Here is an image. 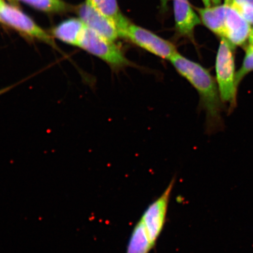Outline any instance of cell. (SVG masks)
I'll return each mask as SVG.
<instances>
[{
    "label": "cell",
    "instance_id": "9c48e42d",
    "mask_svg": "<svg viewBox=\"0 0 253 253\" xmlns=\"http://www.w3.org/2000/svg\"><path fill=\"white\" fill-rule=\"evenodd\" d=\"M174 17L177 31L182 36L191 38L197 25L201 24L188 0H172Z\"/></svg>",
    "mask_w": 253,
    "mask_h": 253
},
{
    "label": "cell",
    "instance_id": "8992f818",
    "mask_svg": "<svg viewBox=\"0 0 253 253\" xmlns=\"http://www.w3.org/2000/svg\"><path fill=\"white\" fill-rule=\"evenodd\" d=\"M175 179L170 181L163 194L147 208L141 219L146 227L154 247L165 225L168 207Z\"/></svg>",
    "mask_w": 253,
    "mask_h": 253
},
{
    "label": "cell",
    "instance_id": "d6986e66",
    "mask_svg": "<svg viewBox=\"0 0 253 253\" xmlns=\"http://www.w3.org/2000/svg\"><path fill=\"white\" fill-rule=\"evenodd\" d=\"M205 7H211V0H202Z\"/></svg>",
    "mask_w": 253,
    "mask_h": 253
},
{
    "label": "cell",
    "instance_id": "277c9868",
    "mask_svg": "<svg viewBox=\"0 0 253 253\" xmlns=\"http://www.w3.org/2000/svg\"><path fill=\"white\" fill-rule=\"evenodd\" d=\"M78 47L102 60L113 69L122 68L130 64L114 41L105 39L86 27Z\"/></svg>",
    "mask_w": 253,
    "mask_h": 253
},
{
    "label": "cell",
    "instance_id": "9a60e30c",
    "mask_svg": "<svg viewBox=\"0 0 253 253\" xmlns=\"http://www.w3.org/2000/svg\"><path fill=\"white\" fill-rule=\"evenodd\" d=\"M253 72V45L247 47L244 59L239 70L236 72V84L237 86L243 79L250 73Z\"/></svg>",
    "mask_w": 253,
    "mask_h": 253
},
{
    "label": "cell",
    "instance_id": "ac0fdd59",
    "mask_svg": "<svg viewBox=\"0 0 253 253\" xmlns=\"http://www.w3.org/2000/svg\"><path fill=\"white\" fill-rule=\"evenodd\" d=\"M248 41L250 45H253V27L252 28L251 34H250Z\"/></svg>",
    "mask_w": 253,
    "mask_h": 253
},
{
    "label": "cell",
    "instance_id": "52a82bcc",
    "mask_svg": "<svg viewBox=\"0 0 253 253\" xmlns=\"http://www.w3.org/2000/svg\"><path fill=\"white\" fill-rule=\"evenodd\" d=\"M78 12L85 26L100 36L114 42L119 37L116 24L98 10L89 0H86L79 6Z\"/></svg>",
    "mask_w": 253,
    "mask_h": 253
},
{
    "label": "cell",
    "instance_id": "603a6c76",
    "mask_svg": "<svg viewBox=\"0 0 253 253\" xmlns=\"http://www.w3.org/2000/svg\"><path fill=\"white\" fill-rule=\"evenodd\" d=\"M9 1H15V0H9Z\"/></svg>",
    "mask_w": 253,
    "mask_h": 253
},
{
    "label": "cell",
    "instance_id": "6da1fadb",
    "mask_svg": "<svg viewBox=\"0 0 253 253\" xmlns=\"http://www.w3.org/2000/svg\"><path fill=\"white\" fill-rule=\"evenodd\" d=\"M170 61L179 74L198 91L211 127L220 126L221 100L217 83L210 72L198 63L185 58L178 52Z\"/></svg>",
    "mask_w": 253,
    "mask_h": 253
},
{
    "label": "cell",
    "instance_id": "44dd1931",
    "mask_svg": "<svg viewBox=\"0 0 253 253\" xmlns=\"http://www.w3.org/2000/svg\"><path fill=\"white\" fill-rule=\"evenodd\" d=\"M170 1V0H161V1L163 2V4H166L167 2Z\"/></svg>",
    "mask_w": 253,
    "mask_h": 253
},
{
    "label": "cell",
    "instance_id": "7c38bea8",
    "mask_svg": "<svg viewBox=\"0 0 253 253\" xmlns=\"http://www.w3.org/2000/svg\"><path fill=\"white\" fill-rule=\"evenodd\" d=\"M154 248L146 227L140 219L132 230L126 253H150Z\"/></svg>",
    "mask_w": 253,
    "mask_h": 253
},
{
    "label": "cell",
    "instance_id": "8fae6325",
    "mask_svg": "<svg viewBox=\"0 0 253 253\" xmlns=\"http://www.w3.org/2000/svg\"><path fill=\"white\" fill-rule=\"evenodd\" d=\"M85 28L80 18H71L57 25L52 34L62 42L78 47Z\"/></svg>",
    "mask_w": 253,
    "mask_h": 253
},
{
    "label": "cell",
    "instance_id": "7402d4cb",
    "mask_svg": "<svg viewBox=\"0 0 253 253\" xmlns=\"http://www.w3.org/2000/svg\"><path fill=\"white\" fill-rule=\"evenodd\" d=\"M4 2L2 0H0V6H1Z\"/></svg>",
    "mask_w": 253,
    "mask_h": 253
},
{
    "label": "cell",
    "instance_id": "2e32d148",
    "mask_svg": "<svg viewBox=\"0 0 253 253\" xmlns=\"http://www.w3.org/2000/svg\"><path fill=\"white\" fill-rule=\"evenodd\" d=\"M230 7L236 9L246 21L253 26V6L247 4H235Z\"/></svg>",
    "mask_w": 253,
    "mask_h": 253
},
{
    "label": "cell",
    "instance_id": "4fadbf2b",
    "mask_svg": "<svg viewBox=\"0 0 253 253\" xmlns=\"http://www.w3.org/2000/svg\"><path fill=\"white\" fill-rule=\"evenodd\" d=\"M98 10L109 17L119 27L126 20L120 11L118 0H89Z\"/></svg>",
    "mask_w": 253,
    "mask_h": 253
},
{
    "label": "cell",
    "instance_id": "7a4b0ae2",
    "mask_svg": "<svg viewBox=\"0 0 253 253\" xmlns=\"http://www.w3.org/2000/svg\"><path fill=\"white\" fill-rule=\"evenodd\" d=\"M215 69L221 102L228 103L230 110L233 109L236 104L238 87L236 80L235 54L234 47L224 38H221Z\"/></svg>",
    "mask_w": 253,
    "mask_h": 253
},
{
    "label": "cell",
    "instance_id": "e0dca14e",
    "mask_svg": "<svg viewBox=\"0 0 253 253\" xmlns=\"http://www.w3.org/2000/svg\"><path fill=\"white\" fill-rule=\"evenodd\" d=\"M224 4L229 6L235 4H247L253 6V0H224Z\"/></svg>",
    "mask_w": 253,
    "mask_h": 253
},
{
    "label": "cell",
    "instance_id": "3957f363",
    "mask_svg": "<svg viewBox=\"0 0 253 253\" xmlns=\"http://www.w3.org/2000/svg\"><path fill=\"white\" fill-rule=\"evenodd\" d=\"M119 37L164 59L169 60L178 53L176 47L151 31L131 23L128 19L118 28Z\"/></svg>",
    "mask_w": 253,
    "mask_h": 253
},
{
    "label": "cell",
    "instance_id": "30bf717a",
    "mask_svg": "<svg viewBox=\"0 0 253 253\" xmlns=\"http://www.w3.org/2000/svg\"><path fill=\"white\" fill-rule=\"evenodd\" d=\"M227 6L225 4L213 7L197 8L199 17L209 30L220 38L223 37Z\"/></svg>",
    "mask_w": 253,
    "mask_h": 253
},
{
    "label": "cell",
    "instance_id": "ffe728a7",
    "mask_svg": "<svg viewBox=\"0 0 253 253\" xmlns=\"http://www.w3.org/2000/svg\"><path fill=\"white\" fill-rule=\"evenodd\" d=\"M211 4L214 5H219L221 2V0H211Z\"/></svg>",
    "mask_w": 253,
    "mask_h": 253
},
{
    "label": "cell",
    "instance_id": "5b68a950",
    "mask_svg": "<svg viewBox=\"0 0 253 253\" xmlns=\"http://www.w3.org/2000/svg\"><path fill=\"white\" fill-rule=\"evenodd\" d=\"M0 23L20 32L31 39H36L58 49L52 37L39 26L28 15L13 6H0Z\"/></svg>",
    "mask_w": 253,
    "mask_h": 253
},
{
    "label": "cell",
    "instance_id": "ba28073f",
    "mask_svg": "<svg viewBox=\"0 0 253 253\" xmlns=\"http://www.w3.org/2000/svg\"><path fill=\"white\" fill-rule=\"evenodd\" d=\"M226 6L225 28L223 38L234 47L242 46L249 40L252 25L236 9Z\"/></svg>",
    "mask_w": 253,
    "mask_h": 253
},
{
    "label": "cell",
    "instance_id": "5bb4252c",
    "mask_svg": "<svg viewBox=\"0 0 253 253\" xmlns=\"http://www.w3.org/2000/svg\"><path fill=\"white\" fill-rule=\"evenodd\" d=\"M28 5L39 9V10L47 12H61L68 9L62 0H19Z\"/></svg>",
    "mask_w": 253,
    "mask_h": 253
}]
</instances>
